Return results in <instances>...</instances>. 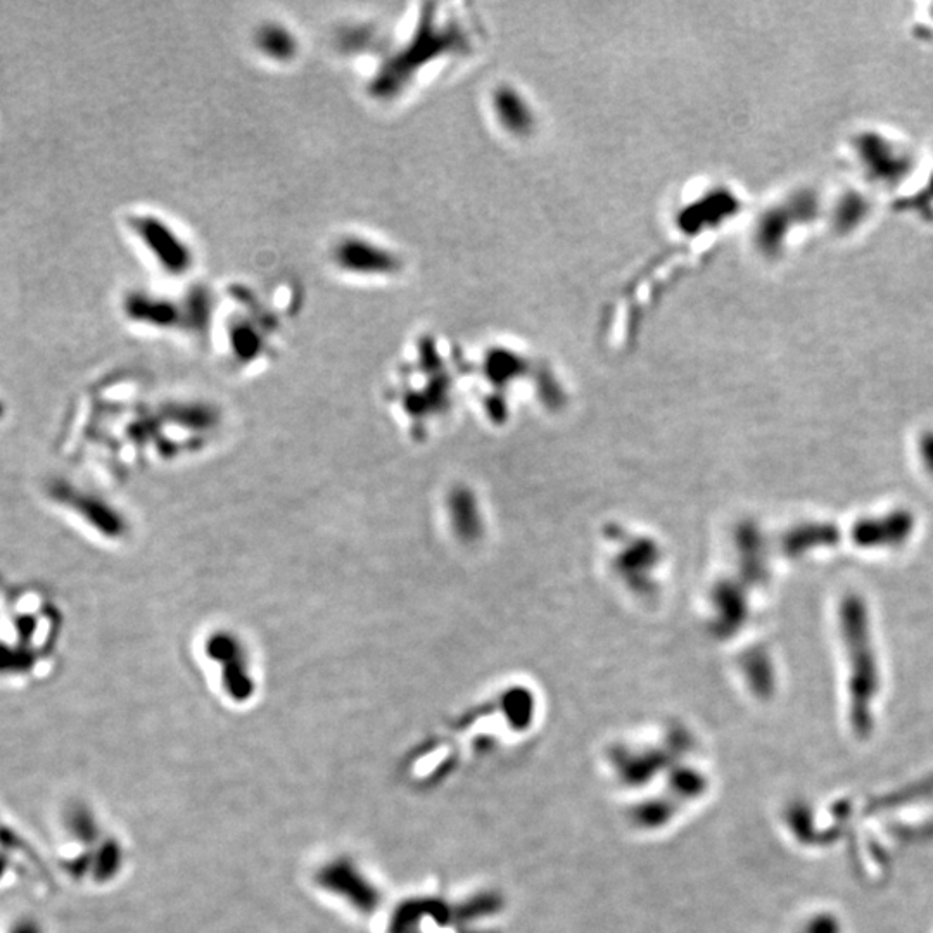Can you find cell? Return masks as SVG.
Listing matches in <instances>:
<instances>
[{
  "label": "cell",
  "instance_id": "1",
  "mask_svg": "<svg viewBox=\"0 0 933 933\" xmlns=\"http://www.w3.org/2000/svg\"><path fill=\"white\" fill-rule=\"evenodd\" d=\"M203 650L206 659L220 664V674L225 688L229 690L230 695L235 699H246L253 690V681L249 676L248 643L242 640L241 636L234 631H225V629H213L206 633L203 638V645L199 647Z\"/></svg>",
  "mask_w": 933,
  "mask_h": 933
},
{
  "label": "cell",
  "instance_id": "2",
  "mask_svg": "<svg viewBox=\"0 0 933 933\" xmlns=\"http://www.w3.org/2000/svg\"><path fill=\"white\" fill-rule=\"evenodd\" d=\"M13 933H40L39 927L35 923H30V921H23L20 925H16Z\"/></svg>",
  "mask_w": 933,
  "mask_h": 933
}]
</instances>
